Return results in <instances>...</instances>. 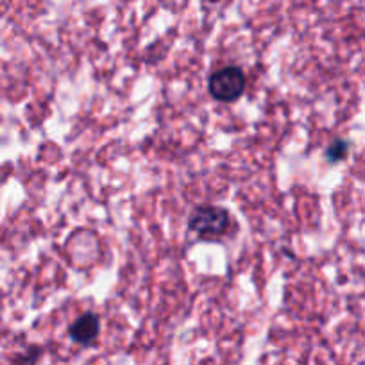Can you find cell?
<instances>
[{"mask_svg":"<svg viewBox=\"0 0 365 365\" xmlns=\"http://www.w3.org/2000/svg\"><path fill=\"white\" fill-rule=\"evenodd\" d=\"M208 2H217V0H208Z\"/></svg>","mask_w":365,"mask_h":365,"instance_id":"obj_5","label":"cell"},{"mask_svg":"<svg viewBox=\"0 0 365 365\" xmlns=\"http://www.w3.org/2000/svg\"><path fill=\"white\" fill-rule=\"evenodd\" d=\"M230 227V215L217 206H201L190 217V230L202 238H215Z\"/></svg>","mask_w":365,"mask_h":365,"instance_id":"obj_2","label":"cell"},{"mask_svg":"<svg viewBox=\"0 0 365 365\" xmlns=\"http://www.w3.org/2000/svg\"><path fill=\"white\" fill-rule=\"evenodd\" d=\"M346 153H347V143L342 142V140H339V142H335L331 147H329L328 158L329 160L336 161V160H340V158L346 156Z\"/></svg>","mask_w":365,"mask_h":365,"instance_id":"obj_4","label":"cell"},{"mask_svg":"<svg viewBox=\"0 0 365 365\" xmlns=\"http://www.w3.org/2000/svg\"><path fill=\"white\" fill-rule=\"evenodd\" d=\"M244 90L245 76L238 66H226L210 77V93L220 103H233Z\"/></svg>","mask_w":365,"mask_h":365,"instance_id":"obj_1","label":"cell"},{"mask_svg":"<svg viewBox=\"0 0 365 365\" xmlns=\"http://www.w3.org/2000/svg\"><path fill=\"white\" fill-rule=\"evenodd\" d=\"M99 335V319L93 314H84L70 328V336L79 344H91Z\"/></svg>","mask_w":365,"mask_h":365,"instance_id":"obj_3","label":"cell"}]
</instances>
